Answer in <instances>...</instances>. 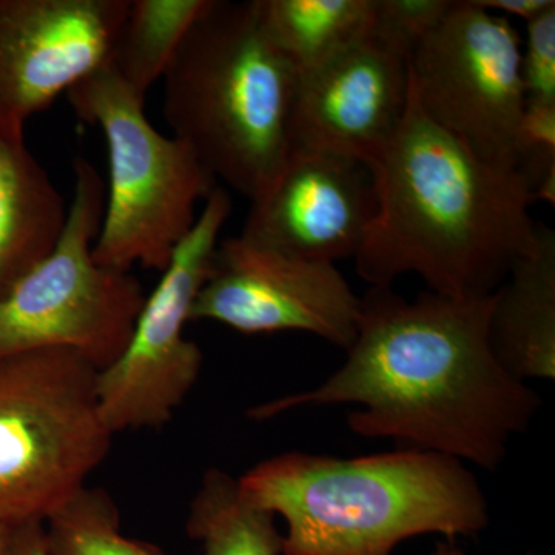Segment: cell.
Returning a JSON list of instances; mask_svg holds the SVG:
<instances>
[{"label": "cell", "mask_w": 555, "mask_h": 555, "mask_svg": "<svg viewBox=\"0 0 555 555\" xmlns=\"http://www.w3.org/2000/svg\"><path fill=\"white\" fill-rule=\"evenodd\" d=\"M492 295L456 298L429 291L409 301L390 287L372 286L361 298L343 367L317 389L266 404L255 415L360 404L349 416L358 436L496 469L511 438L534 418L540 398L494 356Z\"/></svg>", "instance_id": "cell-1"}, {"label": "cell", "mask_w": 555, "mask_h": 555, "mask_svg": "<svg viewBox=\"0 0 555 555\" xmlns=\"http://www.w3.org/2000/svg\"><path fill=\"white\" fill-rule=\"evenodd\" d=\"M367 167L377 215L353 259L372 286L415 273L436 294L489 297L537 246L521 175L433 122L412 89L400 126Z\"/></svg>", "instance_id": "cell-2"}, {"label": "cell", "mask_w": 555, "mask_h": 555, "mask_svg": "<svg viewBox=\"0 0 555 555\" xmlns=\"http://www.w3.org/2000/svg\"><path fill=\"white\" fill-rule=\"evenodd\" d=\"M287 525L283 555H392L422 534L474 535L488 502L460 460L423 451L334 459L286 452L238 478Z\"/></svg>", "instance_id": "cell-3"}, {"label": "cell", "mask_w": 555, "mask_h": 555, "mask_svg": "<svg viewBox=\"0 0 555 555\" xmlns=\"http://www.w3.org/2000/svg\"><path fill=\"white\" fill-rule=\"evenodd\" d=\"M164 116L215 178L255 201L291 156L298 76L257 0H210L164 75Z\"/></svg>", "instance_id": "cell-4"}, {"label": "cell", "mask_w": 555, "mask_h": 555, "mask_svg": "<svg viewBox=\"0 0 555 555\" xmlns=\"http://www.w3.org/2000/svg\"><path fill=\"white\" fill-rule=\"evenodd\" d=\"M79 119L100 126L108 147L109 188L94 261L130 272H164L196 219V206L218 188L217 178L177 138L149 122L144 100L107 62L67 93Z\"/></svg>", "instance_id": "cell-5"}, {"label": "cell", "mask_w": 555, "mask_h": 555, "mask_svg": "<svg viewBox=\"0 0 555 555\" xmlns=\"http://www.w3.org/2000/svg\"><path fill=\"white\" fill-rule=\"evenodd\" d=\"M98 374L68 350L0 357V524H46L108 455Z\"/></svg>", "instance_id": "cell-6"}, {"label": "cell", "mask_w": 555, "mask_h": 555, "mask_svg": "<svg viewBox=\"0 0 555 555\" xmlns=\"http://www.w3.org/2000/svg\"><path fill=\"white\" fill-rule=\"evenodd\" d=\"M73 171L75 193L60 241L0 297V357L68 350L101 372L122 356L147 297L137 276L94 261L104 185L87 159L76 158Z\"/></svg>", "instance_id": "cell-7"}, {"label": "cell", "mask_w": 555, "mask_h": 555, "mask_svg": "<svg viewBox=\"0 0 555 555\" xmlns=\"http://www.w3.org/2000/svg\"><path fill=\"white\" fill-rule=\"evenodd\" d=\"M230 214L232 199L218 185L145 298L122 356L98 374L101 414L113 436L166 425L198 382L203 352L184 327Z\"/></svg>", "instance_id": "cell-8"}, {"label": "cell", "mask_w": 555, "mask_h": 555, "mask_svg": "<svg viewBox=\"0 0 555 555\" xmlns=\"http://www.w3.org/2000/svg\"><path fill=\"white\" fill-rule=\"evenodd\" d=\"M521 43L506 17L454 0L409 57L412 94L427 118L481 158L513 169L526 102Z\"/></svg>", "instance_id": "cell-9"}, {"label": "cell", "mask_w": 555, "mask_h": 555, "mask_svg": "<svg viewBox=\"0 0 555 555\" xmlns=\"http://www.w3.org/2000/svg\"><path fill=\"white\" fill-rule=\"evenodd\" d=\"M360 312L361 298L332 262L233 236L218 244L190 321H217L248 335L308 332L347 350Z\"/></svg>", "instance_id": "cell-10"}, {"label": "cell", "mask_w": 555, "mask_h": 555, "mask_svg": "<svg viewBox=\"0 0 555 555\" xmlns=\"http://www.w3.org/2000/svg\"><path fill=\"white\" fill-rule=\"evenodd\" d=\"M130 0H0V115L27 122L109 61Z\"/></svg>", "instance_id": "cell-11"}, {"label": "cell", "mask_w": 555, "mask_h": 555, "mask_svg": "<svg viewBox=\"0 0 555 555\" xmlns=\"http://www.w3.org/2000/svg\"><path fill=\"white\" fill-rule=\"evenodd\" d=\"M377 215L366 164L321 152H291L286 166L251 201L241 238L257 246L335 262L356 258Z\"/></svg>", "instance_id": "cell-12"}, {"label": "cell", "mask_w": 555, "mask_h": 555, "mask_svg": "<svg viewBox=\"0 0 555 555\" xmlns=\"http://www.w3.org/2000/svg\"><path fill=\"white\" fill-rule=\"evenodd\" d=\"M409 60L371 38L299 76L291 152H321L361 163L393 137L409 104Z\"/></svg>", "instance_id": "cell-13"}, {"label": "cell", "mask_w": 555, "mask_h": 555, "mask_svg": "<svg viewBox=\"0 0 555 555\" xmlns=\"http://www.w3.org/2000/svg\"><path fill=\"white\" fill-rule=\"evenodd\" d=\"M24 129L21 119L0 115V297L53 250L68 218Z\"/></svg>", "instance_id": "cell-14"}, {"label": "cell", "mask_w": 555, "mask_h": 555, "mask_svg": "<svg viewBox=\"0 0 555 555\" xmlns=\"http://www.w3.org/2000/svg\"><path fill=\"white\" fill-rule=\"evenodd\" d=\"M489 341L513 377L555 378V232L545 224L492 295Z\"/></svg>", "instance_id": "cell-15"}, {"label": "cell", "mask_w": 555, "mask_h": 555, "mask_svg": "<svg viewBox=\"0 0 555 555\" xmlns=\"http://www.w3.org/2000/svg\"><path fill=\"white\" fill-rule=\"evenodd\" d=\"M375 0H257L262 25L297 76L369 39Z\"/></svg>", "instance_id": "cell-16"}, {"label": "cell", "mask_w": 555, "mask_h": 555, "mask_svg": "<svg viewBox=\"0 0 555 555\" xmlns=\"http://www.w3.org/2000/svg\"><path fill=\"white\" fill-rule=\"evenodd\" d=\"M188 531L203 555H281L284 535L275 516L251 502L238 478L210 469L189 511Z\"/></svg>", "instance_id": "cell-17"}, {"label": "cell", "mask_w": 555, "mask_h": 555, "mask_svg": "<svg viewBox=\"0 0 555 555\" xmlns=\"http://www.w3.org/2000/svg\"><path fill=\"white\" fill-rule=\"evenodd\" d=\"M210 0H130L109 64L145 100Z\"/></svg>", "instance_id": "cell-18"}, {"label": "cell", "mask_w": 555, "mask_h": 555, "mask_svg": "<svg viewBox=\"0 0 555 555\" xmlns=\"http://www.w3.org/2000/svg\"><path fill=\"white\" fill-rule=\"evenodd\" d=\"M43 529L50 555H164L120 532L115 502L101 488H83Z\"/></svg>", "instance_id": "cell-19"}, {"label": "cell", "mask_w": 555, "mask_h": 555, "mask_svg": "<svg viewBox=\"0 0 555 555\" xmlns=\"http://www.w3.org/2000/svg\"><path fill=\"white\" fill-rule=\"evenodd\" d=\"M514 166L532 201L555 204V104L526 101L514 138Z\"/></svg>", "instance_id": "cell-20"}, {"label": "cell", "mask_w": 555, "mask_h": 555, "mask_svg": "<svg viewBox=\"0 0 555 555\" xmlns=\"http://www.w3.org/2000/svg\"><path fill=\"white\" fill-rule=\"evenodd\" d=\"M452 5L454 0H375L369 38L409 60Z\"/></svg>", "instance_id": "cell-21"}, {"label": "cell", "mask_w": 555, "mask_h": 555, "mask_svg": "<svg viewBox=\"0 0 555 555\" xmlns=\"http://www.w3.org/2000/svg\"><path fill=\"white\" fill-rule=\"evenodd\" d=\"M520 73L526 101L555 104V7L526 22Z\"/></svg>", "instance_id": "cell-22"}, {"label": "cell", "mask_w": 555, "mask_h": 555, "mask_svg": "<svg viewBox=\"0 0 555 555\" xmlns=\"http://www.w3.org/2000/svg\"><path fill=\"white\" fill-rule=\"evenodd\" d=\"M478 7L489 11V13H505L506 20L509 17H520L521 21L529 22L554 9V0H474Z\"/></svg>", "instance_id": "cell-23"}, {"label": "cell", "mask_w": 555, "mask_h": 555, "mask_svg": "<svg viewBox=\"0 0 555 555\" xmlns=\"http://www.w3.org/2000/svg\"><path fill=\"white\" fill-rule=\"evenodd\" d=\"M10 555H50L43 524L13 526Z\"/></svg>", "instance_id": "cell-24"}, {"label": "cell", "mask_w": 555, "mask_h": 555, "mask_svg": "<svg viewBox=\"0 0 555 555\" xmlns=\"http://www.w3.org/2000/svg\"><path fill=\"white\" fill-rule=\"evenodd\" d=\"M13 526L0 524V555H10Z\"/></svg>", "instance_id": "cell-25"}, {"label": "cell", "mask_w": 555, "mask_h": 555, "mask_svg": "<svg viewBox=\"0 0 555 555\" xmlns=\"http://www.w3.org/2000/svg\"><path fill=\"white\" fill-rule=\"evenodd\" d=\"M433 555H465L462 551L456 550L454 545H449V543H440L437 546L436 553Z\"/></svg>", "instance_id": "cell-26"}]
</instances>
